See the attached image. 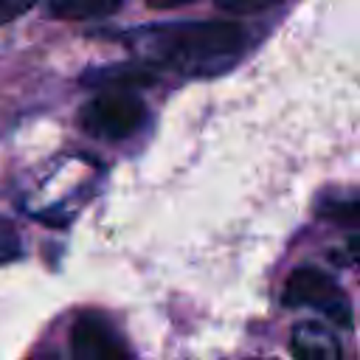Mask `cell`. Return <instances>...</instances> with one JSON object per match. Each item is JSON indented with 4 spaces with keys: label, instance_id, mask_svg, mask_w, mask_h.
<instances>
[{
    "label": "cell",
    "instance_id": "12",
    "mask_svg": "<svg viewBox=\"0 0 360 360\" xmlns=\"http://www.w3.org/2000/svg\"><path fill=\"white\" fill-rule=\"evenodd\" d=\"M37 360H56L53 354H45V357H37Z\"/></svg>",
    "mask_w": 360,
    "mask_h": 360
},
{
    "label": "cell",
    "instance_id": "8",
    "mask_svg": "<svg viewBox=\"0 0 360 360\" xmlns=\"http://www.w3.org/2000/svg\"><path fill=\"white\" fill-rule=\"evenodd\" d=\"M20 256V236L8 219L0 217V264Z\"/></svg>",
    "mask_w": 360,
    "mask_h": 360
},
{
    "label": "cell",
    "instance_id": "2",
    "mask_svg": "<svg viewBox=\"0 0 360 360\" xmlns=\"http://www.w3.org/2000/svg\"><path fill=\"white\" fill-rule=\"evenodd\" d=\"M143 121H146V104L132 90L98 93L79 112L82 129L101 141H124L135 135Z\"/></svg>",
    "mask_w": 360,
    "mask_h": 360
},
{
    "label": "cell",
    "instance_id": "6",
    "mask_svg": "<svg viewBox=\"0 0 360 360\" xmlns=\"http://www.w3.org/2000/svg\"><path fill=\"white\" fill-rule=\"evenodd\" d=\"M124 0H51V17L59 20H93V17H107L121 8Z\"/></svg>",
    "mask_w": 360,
    "mask_h": 360
},
{
    "label": "cell",
    "instance_id": "13",
    "mask_svg": "<svg viewBox=\"0 0 360 360\" xmlns=\"http://www.w3.org/2000/svg\"><path fill=\"white\" fill-rule=\"evenodd\" d=\"M250 360H276V357H250Z\"/></svg>",
    "mask_w": 360,
    "mask_h": 360
},
{
    "label": "cell",
    "instance_id": "3",
    "mask_svg": "<svg viewBox=\"0 0 360 360\" xmlns=\"http://www.w3.org/2000/svg\"><path fill=\"white\" fill-rule=\"evenodd\" d=\"M281 301L287 307H312V309H321L326 318L343 323V326H352V304L349 298L343 295L340 284L318 270V267H295L287 281H284V295Z\"/></svg>",
    "mask_w": 360,
    "mask_h": 360
},
{
    "label": "cell",
    "instance_id": "4",
    "mask_svg": "<svg viewBox=\"0 0 360 360\" xmlns=\"http://www.w3.org/2000/svg\"><path fill=\"white\" fill-rule=\"evenodd\" d=\"M73 360H132L121 335L96 312H84L70 326Z\"/></svg>",
    "mask_w": 360,
    "mask_h": 360
},
{
    "label": "cell",
    "instance_id": "9",
    "mask_svg": "<svg viewBox=\"0 0 360 360\" xmlns=\"http://www.w3.org/2000/svg\"><path fill=\"white\" fill-rule=\"evenodd\" d=\"M273 3H278V0H217L219 8H225V11H236V14L264 11V8H270Z\"/></svg>",
    "mask_w": 360,
    "mask_h": 360
},
{
    "label": "cell",
    "instance_id": "7",
    "mask_svg": "<svg viewBox=\"0 0 360 360\" xmlns=\"http://www.w3.org/2000/svg\"><path fill=\"white\" fill-rule=\"evenodd\" d=\"M357 214H360V200L357 197H346V200H326L318 205V217L338 222V225H357Z\"/></svg>",
    "mask_w": 360,
    "mask_h": 360
},
{
    "label": "cell",
    "instance_id": "10",
    "mask_svg": "<svg viewBox=\"0 0 360 360\" xmlns=\"http://www.w3.org/2000/svg\"><path fill=\"white\" fill-rule=\"evenodd\" d=\"M37 6V0H0V25L22 17L25 11H31Z\"/></svg>",
    "mask_w": 360,
    "mask_h": 360
},
{
    "label": "cell",
    "instance_id": "11",
    "mask_svg": "<svg viewBox=\"0 0 360 360\" xmlns=\"http://www.w3.org/2000/svg\"><path fill=\"white\" fill-rule=\"evenodd\" d=\"M191 0H146L149 8H177V6H186Z\"/></svg>",
    "mask_w": 360,
    "mask_h": 360
},
{
    "label": "cell",
    "instance_id": "5",
    "mask_svg": "<svg viewBox=\"0 0 360 360\" xmlns=\"http://www.w3.org/2000/svg\"><path fill=\"white\" fill-rule=\"evenodd\" d=\"M290 349L295 360H343L338 335L315 321H301L292 326Z\"/></svg>",
    "mask_w": 360,
    "mask_h": 360
},
{
    "label": "cell",
    "instance_id": "1",
    "mask_svg": "<svg viewBox=\"0 0 360 360\" xmlns=\"http://www.w3.org/2000/svg\"><path fill=\"white\" fill-rule=\"evenodd\" d=\"M129 39L143 59L186 76L222 73L242 56L248 45L245 28L228 20L146 25L132 31Z\"/></svg>",
    "mask_w": 360,
    "mask_h": 360
}]
</instances>
